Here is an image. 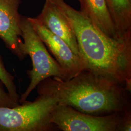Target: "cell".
Masks as SVG:
<instances>
[{
    "label": "cell",
    "instance_id": "cell-13",
    "mask_svg": "<svg viewBox=\"0 0 131 131\" xmlns=\"http://www.w3.org/2000/svg\"><path fill=\"white\" fill-rule=\"evenodd\" d=\"M131 131V110L122 113L119 131Z\"/></svg>",
    "mask_w": 131,
    "mask_h": 131
},
{
    "label": "cell",
    "instance_id": "cell-1",
    "mask_svg": "<svg viewBox=\"0 0 131 131\" xmlns=\"http://www.w3.org/2000/svg\"><path fill=\"white\" fill-rule=\"evenodd\" d=\"M68 19L75 33L84 69L131 91V35L110 38L64 0H51Z\"/></svg>",
    "mask_w": 131,
    "mask_h": 131
},
{
    "label": "cell",
    "instance_id": "cell-8",
    "mask_svg": "<svg viewBox=\"0 0 131 131\" xmlns=\"http://www.w3.org/2000/svg\"><path fill=\"white\" fill-rule=\"evenodd\" d=\"M36 19L52 33L59 37L79 56L75 33L65 16L51 0H45L42 11Z\"/></svg>",
    "mask_w": 131,
    "mask_h": 131
},
{
    "label": "cell",
    "instance_id": "cell-3",
    "mask_svg": "<svg viewBox=\"0 0 131 131\" xmlns=\"http://www.w3.org/2000/svg\"><path fill=\"white\" fill-rule=\"evenodd\" d=\"M23 44L21 50L24 56H28L32 63V69L27 70L30 80L28 87L19 97V103L26 101L31 92L41 81L49 77L67 80L61 67L47 50V47L33 28L28 17L23 16L20 23Z\"/></svg>",
    "mask_w": 131,
    "mask_h": 131
},
{
    "label": "cell",
    "instance_id": "cell-10",
    "mask_svg": "<svg viewBox=\"0 0 131 131\" xmlns=\"http://www.w3.org/2000/svg\"><path fill=\"white\" fill-rule=\"evenodd\" d=\"M119 38L131 35V0H105Z\"/></svg>",
    "mask_w": 131,
    "mask_h": 131
},
{
    "label": "cell",
    "instance_id": "cell-5",
    "mask_svg": "<svg viewBox=\"0 0 131 131\" xmlns=\"http://www.w3.org/2000/svg\"><path fill=\"white\" fill-rule=\"evenodd\" d=\"M122 113L95 116L57 104L51 122L56 129L63 131H119Z\"/></svg>",
    "mask_w": 131,
    "mask_h": 131
},
{
    "label": "cell",
    "instance_id": "cell-12",
    "mask_svg": "<svg viewBox=\"0 0 131 131\" xmlns=\"http://www.w3.org/2000/svg\"><path fill=\"white\" fill-rule=\"evenodd\" d=\"M4 85L0 81V107L13 108L20 104L14 100L9 93L5 90Z\"/></svg>",
    "mask_w": 131,
    "mask_h": 131
},
{
    "label": "cell",
    "instance_id": "cell-9",
    "mask_svg": "<svg viewBox=\"0 0 131 131\" xmlns=\"http://www.w3.org/2000/svg\"><path fill=\"white\" fill-rule=\"evenodd\" d=\"M78 1L81 6L80 13L89 19L95 27L110 38H122L117 35L105 0Z\"/></svg>",
    "mask_w": 131,
    "mask_h": 131
},
{
    "label": "cell",
    "instance_id": "cell-2",
    "mask_svg": "<svg viewBox=\"0 0 131 131\" xmlns=\"http://www.w3.org/2000/svg\"><path fill=\"white\" fill-rule=\"evenodd\" d=\"M36 88L38 95L54 99L58 104L92 115L105 116L131 110V92L85 70L69 80L47 78Z\"/></svg>",
    "mask_w": 131,
    "mask_h": 131
},
{
    "label": "cell",
    "instance_id": "cell-4",
    "mask_svg": "<svg viewBox=\"0 0 131 131\" xmlns=\"http://www.w3.org/2000/svg\"><path fill=\"white\" fill-rule=\"evenodd\" d=\"M13 108L0 107V131H52L56 127L51 122L56 100L38 95L33 102H26Z\"/></svg>",
    "mask_w": 131,
    "mask_h": 131
},
{
    "label": "cell",
    "instance_id": "cell-6",
    "mask_svg": "<svg viewBox=\"0 0 131 131\" xmlns=\"http://www.w3.org/2000/svg\"><path fill=\"white\" fill-rule=\"evenodd\" d=\"M28 20L54 59L61 67L66 77L69 80L84 69L79 56L75 54L70 47L37 19L28 17Z\"/></svg>",
    "mask_w": 131,
    "mask_h": 131
},
{
    "label": "cell",
    "instance_id": "cell-11",
    "mask_svg": "<svg viewBox=\"0 0 131 131\" xmlns=\"http://www.w3.org/2000/svg\"><path fill=\"white\" fill-rule=\"evenodd\" d=\"M0 81L3 83L7 91L16 102L19 103V96L17 92V89L14 83V77L5 67L4 63L0 56Z\"/></svg>",
    "mask_w": 131,
    "mask_h": 131
},
{
    "label": "cell",
    "instance_id": "cell-7",
    "mask_svg": "<svg viewBox=\"0 0 131 131\" xmlns=\"http://www.w3.org/2000/svg\"><path fill=\"white\" fill-rule=\"evenodd\" d=\"M21 3V0H0V39L13 54L23 60L26 57L21 50L23 16L19 12Z\"/></svg>",
    "mask_w": 131,
    "mask_h": 131
}]
</instances>
